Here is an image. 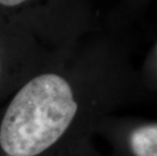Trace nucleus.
Here are the masks:
<instances>
[{
	"label": "nucleus",
	"instance_id": "1",
	"mask_svg": "<svg viewBox=\"0 0 157 156\" xmlns=\"http://www.w3.org/2000/svg\"><path fill=\"white\" fill-rule=\"evenodd\" d=\"M129 147L134 156H157V125L133 130L129 136Z\"/></svg>",
	"mask_w": 157,
	"mask_h": 156
},
{
	"label": "nucleus",
	"instance_id": "2",
	"mask_svg": "<svg viewBox=\"0 0 157 156\" xmlns=\"http://www.w3.org/2000/svg\"><path fill=\"white\" fill-rule=\"evenodd\" d=\"M25 1L26 0H0V4L7 6V7H12V6H17Z\"/></svg>",
	"mask_w": 157,
	"mask_h": 156
},
{
	"label": "nucleus",
	"instance_id": "3",
	"mask_svg": "<svg viewBox=\"0 0 157 156\" xmlns=\"http://www.w3.org/2000/svg\"><path fill=\"white\" fill-rule=\"evenodd\" d=\"M1 75H2V56H1V49H0V83H1Z\"/></svg>",
	"mask_w": 157,
	"mask_h": 156
}]
</instances>
